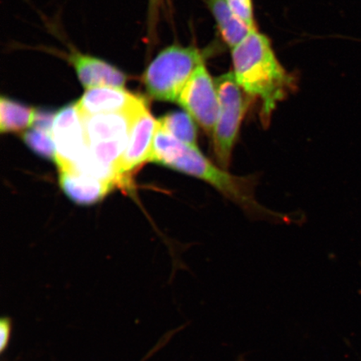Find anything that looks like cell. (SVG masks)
Here are the masks:
<instances>
[{
	"mask_svg": "<svg viewBox=\"0 0 361 361\" xmlns=\"http://www.w3.org/2000/svg\"><path fill=\"white\" fill-rule=\"evenodd\" d=\"M233 75L250 98L259 99L268 120L279 102L295 87V76L279 61L267 36L254 29L232 49Z\"/></svg>",
	"mask_w": 361,
	"mask_h": 361,
	"instance_id": "cell-2",
	"label": "cell"
},
{
	"mask_svg": "<svg viewBox=\"0 0 361 361\" xmlns=\"http://www.w3.org/2000/svg\"><path fill=\"white\" fill-rule=\"evenodd\" d=\"M150 161L204 180L228 200L252 214L273 216L255 197V183L248 178L238 177L216 166L198 150L176 139L159 124L153 139Z\"/></svg>",
	"mask_w": 361,
	"mask_h": 361,
	"instance_id": "cell-1",
	"label": "cell"
},
{
	"mask_svg": "<svg viewBox=\"0 0 361 361\" xmlns=\"http://www.w3.org/2000/svg\"><path fill=\"white\" fill-rule=\"evenodd\" d=\"M23 141L35 154L49 161L56 160V148L52 133L33 128L23 133Z\"/></svg>",
	"mask_w": 361,
	"mask_h": 361,
	"instance_id": "cell-14",
	"label": "cell"
},
{
	"mask_svg": "<svg viewBox=\"0 0 361 361\" xmlns=\"http://www.w3.org/2000/svg\"><path fill=\"white\" fill-rule=\"evenodd\" d=\"M143 100L124 88L105 87L87 89L76 104L81 116H93L129 111Z\"/></svg>",
	"mask_w": 361,
	"mask_h": 361,
	"instance_id": "cell-9",
	"label": "cell"
},
{
	"mask_svg": "<svg viewBox=\"0 0 361 361\" xmlns=\"http://www.w3.org/2000/svg\"><path fill=\"white\" fill-rule=\"evenodd\" d=\"M207 3L224 42L231 49L236 47L247 37L252 29L234 13L228 0H207Z\"/></svg>",
	"mask_w": 361,
	"mask_h": 361,
	"instance_id": "cell-11",
	"label": "cell"
},
{
	"mask_svg": "<svg viewBox=\"0 0 361 361\" xmlns=\"http://www.w3.org/2000/svg\"><path fill=\"white\" fill-rule=\"evenodd\" d=\"M205 54L193 47L171 45L161 51L142 75L149 97L160 102H178L189 79L205 64Z\"/></svg>",
	"mask_w": 361,
	"mask_h": 361,
	"instance_id": "cell-3",
	"label": "cell"
},
{
	"mask_svg": "<svg viewBox=\"0 0 361 361\" xmlns=\"http://www.w3.org/2000/svg\"><path fill=\"white\" fill-rule=\"evenodd\" d=\"M157 125V120L149 111L147 103L140 108L134 117L128 147L118 166L121 175L130 177L133 171L150 161Z\"/></svg>",
	"mask_w": 361,
	"mask_h": 361,
	"instance_id": "cell-7",
	"label": "cell"
},
{
	"mask_svg": "<svg viewBox=\"0 0 361 361\" xmlns=\"http://www.w3.org/2000/svg\"><path fill=\"white\" fill-rule=\"evenodd\" d=\"M52 137L56 148V164L59 170L71 168L87 152V137L78 104H69L56 112Z\"/></svg>",
	"mask_w": 361,
	"mask_h": 361,
	"instance_id": "cell-6",
	"label": "cell"
},
{
	"mask_svg": "<svg viewBox=\"0 0 361 361\" xmlns=\"http://www.w3.org/2000/svg\"><path fill=\"white\" fill-rule=\"evenodd\" d=\"M13 329V322L10 317H3L0 319V350L4 353L10 344Z\"/></svg>",
	"mask_w": 361,
	"mask_h": 361,
	"instance_id": "cell-17",
	"label": "cell"
},
{
	"mask_svg": "<svg viewBox=\"0 0 361 361\" xmlns=\"http://www.w3.org/2000/svg\"><path fill=\"white\" fill-rule=\"evenodd\" d=\"M35 114L33 108L2 97L0 99V132L22 133L33 125Z\"/></svg>",
	"mask_w": 361,
	"mask_h": 361,
	"instance_id": "cell-12",
	"label": "cell"
},
{
	"mask_svg": "<svg viewBox=\"0 0 361 361\" xmlns=\"http://www.w3.org/2000/svg\"><path fill=\"white\" fill-rule=\"evenodd\" d=\"M161 128L176 139L197 146V132L192 117L187 111H174L157 120Z\"/></svg>",
	"mask_w": 361,
	"mask_h": 361,
	"instance_id": "cell-13",
	"label": "cell"
},
{
	"mask_svg": "<svg viewBox=\"0 0 361 361\" xmlns=\"http://www.w3.org/2000/svg\"><path fill=\"white\" fill-rule=\"evenodd\" d=\"M60 171V184L63 192L79 205H92L109 193L114 185L81 174L73 169Z\"/></svg>",
	"mask_w": 361,
	"mask_h": 361,
	"instance_id": "cell-10",
	"label": "cell"
},
{
	"mask_svg": "<svg viewBox=\"0 0 361 361\" xmlns=\"http://www.w3.org/2000/svg\"><path fill=\"white\" fill-rule=\"evenodd\" d=\"M178 103L209 134H213L219 101L216 81L205 64L194 72L180 92Z\"/></svg>",
	"mask_w": 361,
	"mask_h": 361,
	"instance_id": "cell-5",
	"label": "cell"
},
{
	"mask_svg": "<svg viewBox=\"0 0 361 361\" xmlns=\"http://www.w3.org/2000/svg\"><path fill=\"white\" fill-rule=\"evenodd\" d=\"M161 0H150V10H151V16H152L153 19H154V12L158 6H159Z\"/></svg>",
	"mask_w": 361,
	"mask_h": 361,
	"instance_id": "cell-18",
	"label": "cell"
},
{
	"mask_svg": "<svg viewBox=\"0 0 361 361\" xmlns=\"http://www.w3.org/2000/svg\"><path fill=\"white\" fill-rule=\"evenodd\" d=\"M236 361H247L243 355L239 356V357L236 360Z\"/></svg>",
	"mask_w": 361,
	"mask_h": 361,
	"instance_id": "cell-19",
	"label": "cell"
},
{
	"mask_svg": "<svg viewBox=\"0 0 361 361\" xmlns=\"http://www.w3.org/2000/svg\"><path fill=\"white\" fill-rule=\"evenodd\" d=\"M215 81L219 109L212 134L214 152L219 166L227 169L250 97L239 87L233 73L221 75Z\"/></svg>",
	"mask_w": 361,
	"mask_h": 361,
	"instance_id": "cell-4",
	"label": "cell"
},
{
	"mask_svg": "<svg viewBox=\"0 0 361 361\" xmlns=\"http://www.w3.org/2000/svg\"><path fill=\"white\" fill-rule=\"evenodd\" d=\"M56 115V112L49 110H35L33 123L34 128L47 130V132L52 133L53 123Z\"/></svg>",
	"mask_w": 361,
	"mask_h": 361,
	"instance_id": "cell-16",
	"label": "cell"
},
{
	"mask_svg": "<svg viewBox=\"0 0 361 361\" xmlns=\"http://www.w3.org/2000/svg\"><path fill=\"white\" fill-rule=\"evenodd\" d=\"M235 15L250 29H256L252 0H228Z\"/></svg>",
	"mask_w": 361,
	"mask_h": 361,
	"instance_id": "cell-15",
	"label": "cell"
},
{
	"mask_svg": "<svg viewBox=\"0 0 361 361\" xmlns=\"http://www.w3.org/2000/svg\"><path fill=\"white\" fill-rule=\"evenodd\" d=\"M66 58L85 88H124L128 80L123 71L100 59L75 51L70 53Z\"/></svg>",
	"mask_w": 361,
	"mask_h": 361,
	"instance_id": "cell-8",
	"label": "cell"
}]
</instances>
